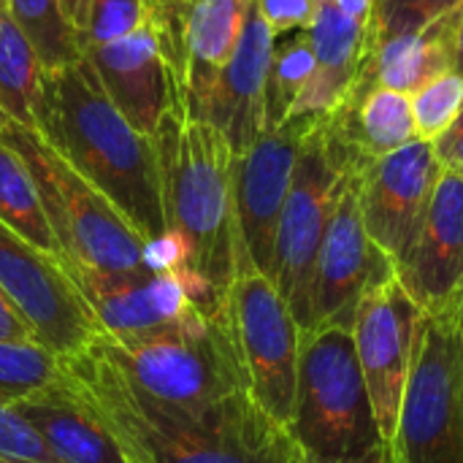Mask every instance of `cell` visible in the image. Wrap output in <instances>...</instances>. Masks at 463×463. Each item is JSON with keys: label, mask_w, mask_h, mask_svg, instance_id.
<instances>
[{"label": "cell", "mask_w": 463, "mask_h": 463, "mask_svg": "<svg viewBox=\"0 0 463 463\" xmlns=\"http://www.w3.org/2000/svg\"><path fill=\"white\" fill-rule=\"evenodd\" d=\"M62 374L111 431L128 463H304L293 431L250 393L206 407L157 402L133 388L100 353L62 358Z\"/></svg>", "instance_id": "1"}, {"label": "cell", "mask_w": 463, "mask_h": 463, "mask_svg": "<svg viewBox=\"0 0 463 463\" xmlns=\"http://www.w3.org/2000/svg\"><path fill=\"white\" fill-rule=\"evenodd\" d=\"M35 133L146 241L165 231L157 155L109 100L87 60L43 73Z\"/></svg>", "instance_id": "2"}, {"label": "cell", "mask_w": 463, "mask_h": 463, "mask_svg": "<svg viewBox=\"0 0 463 463\" xmlns=\"http://www.w3.org/2000/svg\"><path fill=\"white\" fill-rule=\"evenodd\" d=\"M160 176L165 231L187 244V269L201 277L222 301L241 263L233 149L225 136L203 119L171 106L152 133Z\"/></svg>", "instance_id": "3"}, {"label": "cell", "mask_w": 463, "mask_h": 463, "mask_svg": "<svg viewBox=\"0 0 463 463\" xmlns=\"http://www.w3.org/2000/svg\"><path fill=\"white\" fill-rule=\"evenodd\" d=\"M133 388L179 407H206L247 393L225 312L195 315L130 336L100 334L92 345Z\"/></svg>", "instance_id": "4"}, {"label": "cell", "mask_w": 463, "mask_h": 463, "mask_svg": "<svg viewBox=\"0 0 463 463\" xmlns=\"http://www.w3.org/2000/svg\"><path fill=\"white\" fill-rule=\"evenodd\" d=\"M290 431L307 458H350L385 442L350 328L301 334Z\"/></svg>", "instance_id": "5"}, {"label": "cell", "mask_w": 463, "mask_h": 463, "mask_svg": "<svg viewBox=\"0 0 463 463\" xmlns=\"http://www.w3.org/2000/svg\"><path fill=\"white\" fill-rule=\"evenodd\" d=\"M0 141L8 144L30 168L62 263L90 266L98 271L144 269V239L117 212V206L81 179L35 130L5 119Z\"/></svg>", "instance_id": "6"}, {"label": "cell", "mask_w": 463, "mask_h": 463, "mask_svg": "<svg viewBox=\"0 0 463 463\" xmlns=\"http://www.w3.org/2000/svg\"><path fill=\"white\" fill-rule=\"evenodd\" d=\"M456 312L423 320L391 442L396 463H463V345Z\"/></svg>", "instance_id": "7"}, {"label": "cell", "mask_w": 463, "mask_h": 463, "mask_svg": "<svg viewBox=\"0 0 463 463\" xmlns=\"http://www.w3.org/2000/svg\"><path fill=\"white\" fill-rule=\"evenodd\" d=\"M222 312L244 369L250 399L277 423L290 429L304 331L288 301L263 271L252 263H241L228 288Z\"/></svg>", "instance_id": "8"}, {"label": "cell", "mask_w": 463, "mask_h": 463, "mask_svg": "<svg viewBox=\"0 0 463 463\" xmlns=\"http://www.w3.org/2000/svg\"><path fill=\"white\" fill-rule=\"evenodd\" d=\"M353 174L334 155L323 117H315L293 171V182L279 214L269 279L288 301L301 331L309 326V288L320 241L336 201Z\"/></svg>", "instance_id": "9"}, {"label": "cell", "mask_w": 463, "mask_h": 463, "mask_svg": "<svg viewBox=\"0 0 463 463\" xmlns=\"http://www.w3.org/2000/svg\"><path fill=\"white\" fill-rule=\"evenodd\" d=\"M0 293L33 339L60 358L84 353L103 334L62 260L5 222H0Z\"/></svg>", "instance_id": "10"}, {"label": "cell", "mask_w": 463, "mask_h": 463, "mask_svg": "<svg viewBox=\"0 0 463 463\" xmlns=\"http://www.w3.org/2000/svg\"><path fill=\"white\" fill-rule=\"evenodd\" d=\"M98 326L109 336H130L190 320L195 315H217L225 301L190 269L155 274L98 271L90 266L62 263Z\"/></svg>", "instance_id": "11"}, {"label": "cell", "mask_w": 463, "mask_h": 463, "mask_svg": "<svg viewBox=\"0 0 463 463\" xmlns=\"http://www.w3.org/2000/svg\"><path fill=\"white\" fill-rule=\"evenodd\" d=\"M423 320L426 315L402 288L396 271L377 279L364 293L355 309V355L385 442H393L399 426V412L412 374Z\"/></svg>", "instance_id": "12"}, {"label": "cell", "mask_w": 463, "mask_h": 463, "mask_svg": "<svg viewBox=\"0 0 463 463\" xmlns=\"http://www.w3.org/2000/svg\"><path fill=\"white\" fill-rule=\"evenodd\" d=\"M442 171L434 144L415 138L355 174L366 233L393 266L418 239Z\"/></svg>", "instance_id": "13"}, {"label": "cell", "mask_w": 463, "mask_h": 463, "mask_svg": "<svg viewBox=\"0 0 463 463\" xmlns=\"http://www.w3.org/2000/svg\"><path fill=\"white\" fill-rule=\"evenodd\" d=\"M388 274H393V263L366 233L353 174L317 250L309 288V326L304 331L317 326H345L353 331L358 301Z\"/></svg>", "instance_id": "14"}, {"label": "cell", "mask_w": 463, "mask_h": 463, "mask_svg": "<svg viewBox=\"0 0 463 463\" xmlns=\"http://www.w3.org/2000/svg\"><path fill=\"white\" fill-rule=\"evenodd\" d=\"M315 117H296L266 130L233 160V203L244 258L269 277L279 214L293 182L304 136Z\"/></svg>", "instance_id": "15"}, {"label": "cell", "mask_w": 463, "mask_h": 463, "mask_svg": "<svg viewBox=\"0 0 463 463\" xmlns=\"http://www.w3.org/2000/svg\"><path fill=\"white\" fill-rule=\"evenodd\" d=\"M393 271L423 315L458 309L463 298V174L442 171L423 228Z\"/></svg>", "instance_id": "16"}, {"label": "cell", "mask_w": 463, "mask_h": 463, "mask_svg": "<svg viewBox=\"0 0 463 463\" xmlns=\"http://www.w3.org/2000/svg\"><path fill=\"white\" fill-rule=\"evenodd\" d=\"M84 60L117 111L149 138L163 114L179 103L171 68L149 24L119 41L84 46Z\"/></svg>", "instance_id": "17"}, {"label": "cell", "mask_w": 463, "mask_h": 463, "mask_svg": "<svg viewBox=\"0 0 463 463\" xmlns=\"http://www.w3.org/2000/svg\"><path fill=\"white\" fill-rule=\"evenodd\" d=\"M274 49L277 35L252 0L236 52L220 71L201 111V119L225 136L233 155L247 152L266 133V79Z\"/></svg>", "instance_id": "18"}, {"label": "cell", "mask_w": 463, "mask_h": 463, "mask_svg": "<svg viewBox=\"0 0 463 463\" xmlns=\"http://www.w3.org/2000/svg\"><path fill=\"white\" fill-rule=\"evenodd\" d=\"M16 410L41 437L54 463H128L111 431L65 374L54 385L19 402Z\"/></svg>", "instance_id": "19"}, {"label": "cell", "mask_w": 463, "mask_h": 463, "mask_svg": "<svg viewBox=\"0 0 463 463\" xmlns=\"http://www.w3.org/2000/svg\"><path fill=\"white\" fill-rule=\"evenodd\" d=\"M315 46V73L288 119L328 117L353 90L369 52V24L345 16L331 0L317 3L312 27L307 30Z\"/></svg>", "instance_id": "20"}, {"label": "cell", "mask_w": 463, "mask_h": 463, "mask_svg": "<svg viewBox=\"0 0 463 463\" xmlns=\"http://www.w3.org/2000/svg\"><path fill=\"white\" fill-rule=\"evenodd\" d=\"M252 0H190L184 16V73L179 106L201 119L206 98L228 65L244 30Z\"/></svg>", "instance_id": "21"}, {"label": "cell", "mask_w": 463, "mask_h": 463, "mask_svg": "<svg viewBox=\"0 0 463 463\" xmlns=\"http://www.w3.org/2000/svg\"><path fill=\"white\" fill-rule=\"evenodd\" d=\"M458 14L461 11L445 14L420 30L402 33L396 38L369 46L353 87H388L412 95L439 73L453 71Z\"/></svg>", "instance_id": "22"}, {"label": "cell", "mask_w": 463, "mask_h": 463, "mask_svg": "<svg viewBox=\"0 0 463 463\" xmlns=\"http://www.w3.org/2000/svg\"><path fill=\"white\" fill-rule=\"evenodd\" d=\"M41 81L43 65L33 43L16 27L8 11H0V114L8 122L35 130Z\"/></svg>", "instance_id": "23"}, {"label": "cell", "mask_w": 463, "mask_h": 463, "mask_svg": "<svg viewBox=\"0 0 463 463\" xmlns=\"http://www.w3.org/2000/svg\"><path fill=\"white\" fill-rule=\"evenodd\" d=\"M5 11L33 43L43 73L65 71L84 60V38L65 16L60 0H8Z\"/></svg>", "instance_id": "24"}, {"label": "cell", "mask_w": 463, "mask_h": 463, "mask_svg": "<svg viewBox=\"0 0 463 463\" xmlns=\"http://www.w3.org/2000/svg\"><path fill=\"white\" fill-rule=\"evenodd\" d=\"M0 222H5L11 231H16L38 250L60 258V247L46 220L33 174L24 165V160L3 141H0Z\"/></svg>", "instance_id": "25"}, {"label": "cell", "mask_w": 463, "mask_h": 463, "mask_svg": "<svg viewBox=\"0 0 463 463\" xmlns=\"http://www.w3.org/2000/svg\"><path fill=\"white\" fill-rule=\"evenodd\" d=\"M317 57L307 30H298L290 41L274 49L266 79V130L288 122L293 103L309 84Z\"/></svg>", "instance_id": "26"}, {"label": "cell", "mask_w": 463, "mask_h": 463, "mask_svg": "<svg viewBox=\"0 0 463 463\" xmlns=\"http://www.w3.org/2000/svg\"><path fill=\"white\" fill-rule=\"evenodd\" d=\"M62 377V358L38 342H0V407H16Z\"/></svg>", "instance_id": "27"}, {"label": "cell", "mask_w": 463, "mask_h": 463, "mask_svg": "<svg viewBox=\"0 0 463 463\" xmlns=\"http://www.w3.org/2000/svg\"><path fill=\"white\" fill-rule=\"evenodd\" d=\"M412 98L415 133L423 141H437L461 114L463 109V73L445 71L429 84H423Z\"/></svg>", "instance_id": "28"}, {"label": "cell", "mask_w": 463, "mask_h": 463, "mask_svg": "<svg viewBox=\"0 0 463 463\" xmlns=\"http://www.w3.org/2000/svg\"><path fill=\"white\" fill-rule=\"evenodd\" d=\"M463 0H372L369 46L420 30L434 19L461 11Z\"/></svg>", "instance_id": "29"}, {"label": "cell", "mask_w": 463, "mask_h": 463, "mask_svg": "<svg viewBox=\"0 0 463 463\" xmlns=\"http://www.w3.org/2000/svg\"><path fill=\"white\" fill-rule=\"evenodd\" d=\"M146 24V0H90L81 27L84 46L111 43Z\"/></svg>", "instance_id": "30"}, {"label": "cell", "mask_w": 463, "mask_h": 463, "mask_svg": "<svg viewBox=\"0 0 463 463\" xmlns=\"http://www.w3.org/2000/svg\"><path fill=\"white\" fill-rule=\"evenodd\" d=\"M0 458L54 463L41 437L16 407H0Z\"/></svg>", "instance_id": "31"}, {"label": "cell", "mask_w": 463, "mask_h": 463, "mask_svg": "<svg viewBox=\"0 0 463 463\" xmlns=\"http://www.w3.org/2000/svg\"><path fill=\"white\" fill-rule=\"evenodd\" d=\"M255 3L271 33L282 35L293 30H309L320 0H255Z\"/></svg>", "instance_id": "32"}, {"label": "cell", "mask_w": 463, "mask_h": 463, "mask_svg": "<svg viewBox=\"0 0 463 463\" xmlns=\"http://www.w3.org/2000/svg\"><path fill=\"white\" fill-rule=\"evenodd\" d=\"M141 266L146 271H155V274L187 269V244H184V239L179 233H174V231H163L160 236L146 239L144 250H141Z\"/></svg>", "instance_id": "33"}, {"label": "cell", "mask_w": 463, "mask_h": 463, "mask_svg": "<svg viewBox=\"0 0 463 463\" xmlns=\"http://www.w3.org/2000/svg\"><path fill=\"white\" fill-rule=\"evenodd\" d=\"M431 144H434V152H437L445 171L463 174V109L461 114L456 117V122Z\"/></svg>", "instance_id": "34"}, {"label": "cell", "mask_w": 463, "mask_h": 463, "mask_svg": "<svg viewBox=\"0 0 463 463\" xmlns=\"http://www.w3.org/2000/svg\"><path fill=\"white\" fill-rule=\"evenodd\" d=\"M0 342H35L30 328L11 309V304L3 298V293H0Z\"/></svg>", "instance_id": "35"}, {"label": "cell", "mask_w": 463, "mask_h": 463, "mask_svg": "<svg viewBox=\"0 0 463 463\" xmlns=\"http://www.w3.org/2000/svg\"><path fill=\"white\" fill-rule=\"evenodd\" d=\"M304 463H396V456H393L391 442H377L372 450H366L361 456H350V458H307Z\"/></svg>", "instance_id": "36"}, {"label": "cell", "mask_w": 463, "mask_h": 463, "mask_svg": "<svg viewBox=\"0 0 463 463\" xmlns=\"http://www.w3.org/2000/svg\"><path fill=\"white\" fill-rule=\"evenodd\" d=\"M345 16L355 19V22H366L369 24V16H372V0H331Z\"/></svg>", "instance_id": "37"}, {"label": "cell", "mask_w": 463, "mask_h": 463, "mask_svg": "<svg viewBox=\"0 0 463 463\" xmlns=\"http://www.w3.org/2000/svg\"><path fill=\"white\" fill-rule=\"evenodd\" d=\"M87 3L90 0H60V5H62V11H65V16L79 27V33H81V27H84V16H87Z\"/></svg>", "instance_id": "38"}, {"label": "cell", "mask_w": 463, "mask_h": 463, "mask_svg": "<svg viewBox=\"0 0 463 463\" xmlns=\"http://www.w3.org/2000/svg\"><path fill=\"white\" fill-rule=\"evenodd\" d=\"M456 71L463 73V8L458 14V24H456Z\"/></svg>", "instance_id": "39"}, {"label": "cell", "mask_w": 463, "mask_h": 463, "mask_svg": "<svg viewBox=\"0 0 463 463\" xmlns=\"http://www.w3.org/2000/svg\"><path fill=\"white\" fill-rule=\"evenodd\" d=\"M458 334H461V345H463V298H461V304H458Z\"/></svg>", "instance_id": "40"}, {"label": "cell", "mask_w": 463, "mask_h": 463, "mask_svg": "<svg viewBox=\"0 0 463 463\" xmlns=\"http://www.w3.org/2000/svg\"><path fill=\"white\" fill-rule=\"evenodd\" d=\"M0 463H43V461H14V458H0Z\"/></svg>", "instance_id": "41"}, {"label": "cell", "mask_w": 463, "mask_h": 463, "mask_svg": "<svg viewBox=\"0 0 463 463\" xmlns=\"http://www.w3.org/2000/svg\"><path fill=\"white\" fill-rule=\"evenodd\" d=\"M5 3H8V0H0V11H5Z\"/></svg>", "instance_id": "42"}, {"label": "cell", "mask_w": 463, "mask_h": 463, "mask_svg": "<svg viewBox=\"0 0 463 463\" xmlns=\"http://www.w3.org/2000/svg\"><path fill=\"white\" fill-rule=\"evenodd\" d=\"M3 125H5V117L0 114V130H3Z\"/></svg>", "instance_id": "43"}]
</instances>
